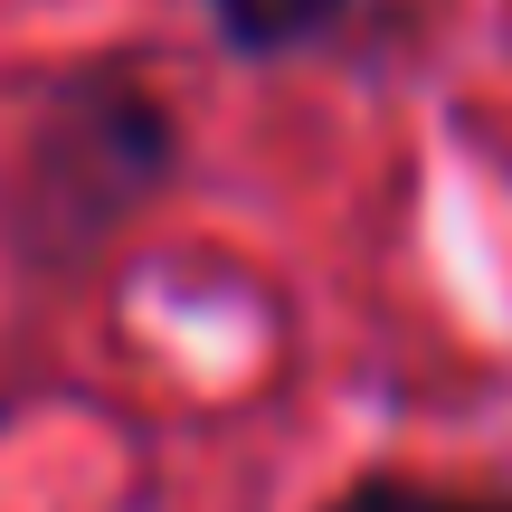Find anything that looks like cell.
<instances>
[{"label":"cell","mask_w":512,"mask_h":512,"mask_svg":"<svg viewBox=\"0 0 512 512\" xmlns=\"http://www.w3.org/2000/svg\"><path fill=\"white\" fill-rule=\"evenodd\" d=\"M162 162H171V124L143 95H114V86L67 95L48 114V133L29 143V162H19L10 219L38 256H76L162 181Z\"/></svg>","instance_id":"obj_1"},{"label":"cell","mask_w":512,"mask_h":512,"mask_svg":"<svg viewBox=\"0 0 512 512\" xmlns=\"http://www.w3.org/2000/svg\"><path fill=\"white\" fill-rule=\"evenodd\" d=\"M332 512H475V503H437L418 484H361V494H342Z\"/></svg>","instance_id":"obj_3"},{"label":"cell","mask_w":512,"mask_h":512,"mask_svg":"<svg viewBox=\"0 0 512 512\" xmlns=\"http://www.w3.org/2000/svg\"><path fill=\"white\" fill-rule=\"evenodd\" d=\"M332 10H342V0H219V29H228V48H294V38H313Z\"/></svg>","instance_id":"obj_2"}]
</instances>
